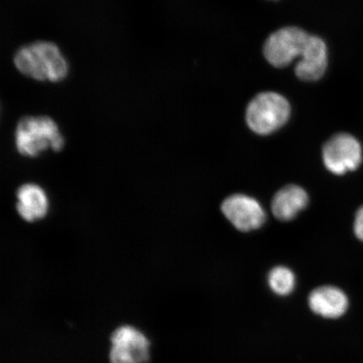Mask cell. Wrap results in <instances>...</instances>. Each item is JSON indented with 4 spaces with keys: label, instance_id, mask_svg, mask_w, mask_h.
Listing matches in <instances>:
<instances>
[{
    "label": "cell",
    "instance_id": "1",
    "mask_svg": "<svg viewBox=\"0 0 363 363\" xmlns=\"http://www.w3.org/2000/svg\"><path fill=\"white\" fill-rule=\"evenodd\" d=\"M13 63L21 74L52 83L65 80L69 69L57 45L43 40L20 48L13 57Z\"/></svg>",
    "mask_w": 363,
    "mask_h": 363
},
{
    "label": "cell",
    "instance_id": "2",
    "mask_svg": "<svg viewBox=\"0 0 363 363\" xmlns=\"http://www.w3.org/2000/svg\"><path fill=\"white\" fill-rule=\"evenodd\" d=\"M15 144L21 155L33 158L48 150L60 152L65 140L52 118L26 116L22 118L16 126Z\"/></svg>",
    "mask_w": 363,
    "mask_h": 363
},
{
    "label": "cell",
    "instance_id": "3",
    "mask_svg": "<svg viewBox=\"0 0 363 363\" xmlns=\"http://www.w3.org/2000/svg\"><path fill=\"white\" fill-rule=\"evenodd\" d=\"M290 106L287 99L276 93H262L254 98L247 110V122L254 133L269 135L289 120Z\"/></svg>",
    "mask_w": 363,
    "mask_h": 363
},
{
    "label": "cell",
    "instance_id": "4",
    "mask_svg": "<svg viewBox=\"0 0 363 363\" xmlns=\"http://www.w3.org/2000/svg\"><path fill=\"white\" fill-rule=\"evenodd\" d=\"M311 35L297 27H286L267 40L264 56L272 66L284 67L301 57Z\"/></svg>",
    "mask_w": 363,
    "mask_h": 363
},
{
    "label": "cell",
    "instance_id": "5",
    "mask_svg": "<svg viewBox=\"0 0 363 363\" xmlns=\"http://www.w3.org/2000/svg\"><path fill=\"white\" fill-rule=\"evenodd\" d=\"M323 160L326 169L334 174L356 170L362 161L361 145L351 135H335L325 144Z\"/></svg>",
    "mask_w": 363,
    "mask_h": 363
},
{
    "label": "cell",
    "instance_id": "6",
    "mask_svg": "<svg viewBox=\"0 0 363 363\" xmlns=\"http://www.w3.org/2000/svg\"><path fill=\"white\" fill-rule=\"evenodd\" d=\"M111 363H148L150 343L139 330L121 326L111 335Z\"/></svg>",
    "mask_w": 363,
    "mask_h": 363
},
{
    "label": "cell",
    "instance_id": "7",
    "mask_svg": "<svg viewBox=\"0 0 363 363\" xmlns=\"http://www.w3.org/2000/svg\"><path fill=\"white\" fill-rule=\"evenodd\" d=\"M221 210L231 224L242 231L260 228L266 219L261 204L255 199L244 194H234L227 198Z\"/></svg>",
    "mask_w": 363,
    "mask_h": 363
},
{
    "label": "cell",
    "instance_id": "8",
    "mask_svg": "<svg viewBox=\"0 0 363 363\" xmlns=\"http://www.w3.org/2000/svg\"><path fill=\"white\" fill-rule=\"evenodd\" d=\"M348 298L342 290L333 286H322L311 293L308 306L315 315L337 319L347 312Z\"/></svg>",
    "mask_w": 363,
    "mask_h": 363
},
{
    "label": "cell",
    "instance_id": "9",
    "mask_svg": "<svg viewBox=\"0 0 363 363\" xmlns=\"http://www.w3.org/2000/svg\"><path fill=\"white\" fill-rule=\"evenodd\" d=\"M16 199L18 214L26 222L42 220L48 214V196L38 184L27 183L21 185L17 189Z\"/></svg>",
    "mask_w": 363,
    "mask_h": 363
},
{
    "label": "cell",
    "instance_id": "10",
    "mask_svg": "<svg viewBox=\"0 0 363 363\" xmlns=\"http://www.w3.org/2000/svg\"><path fill=\"white\" fill-rule=\"evenodd\" d=\"M301 57V60L295 67L299 79L316 81L323 76L328 67V50L323 40L311 35Z\"/></svg>",
    "mask_w": 363,
    "mask_h": 363
},
{
    "label": "cell",
    "instance_id": "11",
    "mask_svg": "<svg viewBox=\"0 0 363 363\" xmlns=\"http://www.w3.org/2000/svg\"><path fill=\"white\" fill-rule=\"evenodd\" d=\"M308 203V197L305 189L297 185H289L275 194L272 211L279 220L288 221L296 217Z\"/></svg>",
    "mask_w": 363,
    "mask_h": 363
},
{
    "label": "cell",
    "instance_id": "12",
    "mask_svg": "<svg viewBox=\"0 0 363 363\" xmlns=\"http://www.w3.org/2000/svg\"><path fill=\"white\" fill-rule=\"evenodd\" d=\"M269 284L271 289L280 296L291 294L295 287V277L287 267H277L270 272Z\"/></svg>",
    "mask_w": 363,
    "mask_h": 363
},
{
    "label": "cell",
    "instance_id": "13",
    "mask_svg": "<svg viewBox=\"0 0 363 363\" xmlns=\"http://www.w3.org/2000/svg\"><path fill=\"white\" fill-rule=\"evenodd\" d=\"M354 233L356 237L363 242V206L357 212L354 221Z\"/></svg>",
    "mask_w": 363,
    "mask_h": 363
}]
</instances>
